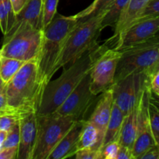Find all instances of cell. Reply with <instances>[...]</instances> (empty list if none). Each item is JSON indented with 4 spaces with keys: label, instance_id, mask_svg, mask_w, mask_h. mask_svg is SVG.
I'll return each mask as SVG.
<instances>
[{
    "label": "cell",
    "instance_id": "cell-1",
    "mask_svg": "<svg viewBox=\"0 0 159 159\" xmlns=\"http://www.w3.org/2000/svg\"><path fill=\"white\" fill-rule=\"evenodd\" d=\"M107 43H96L71 62L57 79L48 82L43 90L37 115L51 114L57 110L84 76L91 71L98 56L108 47Z\"/></svg>",
    "mask_w": 159,
    "mask_h": 159
},
{
    "label": "cell",
    "instance_id": "cell-2",
    "mask_svg": "<svg viewBox=\"0 0 159 159\" xmlns=\"http://www.w3.org/2000/svg\"><path fill=\"white\" fill-rule=\"evenodd\" d=\"M79 21L75 15L65 16L56 14L50 24L43 30L41 47L37 57V76L42 93L56 73L55 66L65 42Z\"/></svg>",
    "mask_w": 159,
    "mask_h": 159
},
{
    "label": "cell",
    "instance_id": "cell-3",
    "mask_svg": "<svg viewBox=\"0 0 159 159\" xmlns=\"http://www.w3.org/2000/svg\"><path fill=\"white\" fill-rule=\"evenodd\" d=\"M8 105L26 115L37 113L42 98L37 76V58L23 64L5 87Z\"/></svg>",
    "mask_w": 159,
    "mask_h": 159
},
{
    "label": "cell",
    "instance_id": "cell-4",
    "mask_svg": "<svg viewBox=\"0 0 159 159\" xmlns=\"http://www.w3.org/2000/svg\"><path fill=\"white\" fill-rule=\"evenodd\" d=\"M114 82L133 73L150 71L159 62V32L148 40L120 51Z\"/></svg>",
    "mask_w": 159,
    "mask_h": 159
},
{
    "label": "cell",
    "instance_id": "cell-5",
    "mask_svg": "<svg viewBox=\"0 0 159 159\" xmlns=\"http://www.w3.org/2000/svg\"><path fill=\"white\" fill-rule=\"evenodd\" d=\"M105 12L80 20L65 42L60 59L55 66L56 71L67 64L74 61L98 43V37L102 31L101 21Z\"/></svg>",
    "mask_w": 159,
    "mask_h": 159
},
{
    "label": "cell",
    "instance_id": "cell-6",
    "mask_svg": "<svg viewBox=\"0 0 159 159\" xmlns=\"http://www.w3.org/2000/svg\"><path fill=\"white\" fill-rule=\"evenodd\" d=\"M43 30L29 25L10 30L4 35L0 57L18 59L26 62L37 59L41 47Z\"/></svg>",
    "mask_w": 159,
    "mask_h": 159
},
{
    "label": "cell",
    "instance_id": "cell-7",
    "mask_svg": "<svg viewBox=\"0 0 159 159\" xmlns=\"http://www.w3.org/2000/svg\"><path fill=\"white\" fill-rule=\"evenodd\" d=\"M74 117L57 113L37 115V134L32 159H48V156L73 124Z\"/></svg>",
    "mask_w": 159,
    "mask_h": 159
},
{
    "label": "cell",
    "instance_id": "cell-8",
    "mask_svg": "<svg viewBox=\"0 0 159 159\" xmlns=\"http://www.w3.org/2000/svg\"><path fill=\"white\" fill-rule=\"evenodd\" d=\"M150 84L147 73H133L112 85L113 102L127 115L138 103L143 91Z\"/></svg>",
    "mask_w": 159,
    "mask_h": 159
},
{
    "label": "cell",
    "instance_id": "cell-9",
    "mask_svg": "<svg viewBox=\"0 0 159 159\" xmlns=\"http://www.w3.org/2000/svg\"><path fill=\"white\" fill-rule=\"evenodd\" d=\"M121 52L107 47L96 58L91 71V90L99 96L114 83L115 74Z\"/></svg>",
    "mask_w": 159,
    "mask_h": 159
},
{
    "label": "cell",
    "instance_id": "cell-10",
    "mask_svg": "<svg viewBox=\"0 0 159 159\" xmlns=\"http://www.w3.org/2000/svg\"><path fill=\"white\" fill-rule=\"evenodd\" d=\"M99 96L93 94L91 90V75L89 71L84 76L54 113L62 116H71L77 120H86L85 115Z\"/></svg>",
    "mask_w": 159,
    "mask_h": 159
},
{
    "label": "cell",
    "instance_id": "cell-11",
    "mask_svg": "<svg viewBox=\"0 0 159 159\" xmlns=\"http://www.w3.org/2000/svg\"><path fill=\"white\" fill-rule=\"evenodd\" d=\"M158 32L159 15L138 20L115 39L113 48L121 51L148 40Z\"/></svg>",
    "mask_w": 159,
    "mask_h": 159
},
{
    "label": "cell",
    "instance_id": "cell-12",
    "mask_svg": "<svg viewBox=\"0 0 159 159\" xmlns=\"http://www.w3.org/2000/svg\"><path fill=\"white\" fill-rule=\"evenodd\" d=\"M150 92L149 84L145 87L141 97L137 136L132 148V155L134 159H139L146 151L155 144L149 121L148 104Z\"/></svg>",
    "mask_w": 159,
    "mask_h": 159
},
{
    "label": "cell",
    "instance_id": "cell-13",
    "mask_svg": "<svg viewBox=\"0 0 159 159\" xmlns=\"http://www.w3.org/2000/svg\"><path fill=\"white\" fill-rule=\"evenodd\" d=\"M20 130L16 159H32L37 134V113H28L20 118Z\"/></svg>",
    "mask_w": 159,
    "mask_h": 159
},
{
    "label": "cell",
    "instance_id": "cell-14",
    "mask_svg": "<svg viewBox=\"0 0 159 159\" xmlns=\"http://www.w3.org/2000/svg\"><path fill=\"white\" fill-rule=\"evenodd\" d=\"M85 120H78L57 143L48 159H65L74 157L79 150V139Z\"/></svg>",
    "mask_w": 159,
    "mask_h": 159
},
{
    "label": "cell",
    "instance_id": "cell-15",
    "mask_svg": "<svg viewBox=\"0 0 159 159\" xmlns=\"http://www.w3.org/2000/svg\"><path fill=\"white\" fill-rule=\"evenodd\" d=\"M100 96V98L98 100L97 104L93 110L91 116L87 120L97 128L100 138L103 142L105 132L107 130L109 120L110 118L113 104L112 86L101 93Z\"/></svg>",
    "mask_w": 159,
    "mask_h": 159
},
{
    "label": "cell",
    "instance_id": "cell-16",
    "mask_svg": "<svg viewBox=\"0 0 159 159\" xmlns=\"http://www.w3.org/2000/svg\"><path fill=\"white\" fill-rule=\"evenodd\" d=\"M149 2L150 0H130L114 27V34L110 40L114 41L121 33L135 23L143 13Z\"/></svg>",
    "mask_w": 159,
    "mask_h": 159
},
{
    "label": "cell",
    "instance_id": "cell-17",
    "mask_svg": "<svg viewBox=\"0 0 159 159\" xmlns=\"http://www.w3.org/2000/svg\"><path fill=\"white\" fill-rule=\"evenodd\" d=\"M42 0H27L21 10L16 14L12 29L23 25H29L35 29H41Z\"/></svg>",
    "mask_w": 159,
    "mask_h": 159
},
{
    "label": "cell",
    "instance_id": "cell-18",
    "mask_svg": "<svg viewBox=\"0 0 159 159\" xmlns=\"http://www.w3.org/2000/svg\"><path fill=\"white\" fill-rule=\"evenodd\" d=\"M140 102L141 98L132 110L127 115H125L118 138V142L120 145L125 146L131 151L137 136Z\"/></svg>",
    "mask_w": 159,
    "mask_h": 159
},
{
    "label": "cell",
    "instance_id": "cell-19",
    "mask_svg": "<svg viewBox=\"0 0 159 159\" xmlns=\"http://www.w3.org/2000/svg\"><path fill=\"white\" fill-rule=\"evenodd\" d=\"M102 144L103 142L100 138L97 128L88 120H85L79 139V149L92 148L100 151Z\"/></svg>",
    "mask_w": 159,
    "mask_h": 159
},
{
    "label": "cell",
    "instance_id": "cell-20",
    "mask_svg": "<svg viewBox=\"0 0 159 159\" xmlns=\"http://www.w3.org/2000/svg\"><path fill=\"white\" fill-rule=\"evenodd\" d=\"M125 114L122 110L113 102L112 107L111 115L107 124V130L105 132V136L103 139V144L107 143L118 141L120 133L121 127H122L123 121H124Z\"/></svg>",
    "mask_w": 159,
    "mask_h": 159
},
{
    "label": "cell",
    "instance_id": "cell-21",
    "mask_svg": "<svg viewBox=\"0 0 159 159\" xmlns=\"http://www.w3.org/2000/svg\"><path fill=\"white\" fill-rule=\"evenodd\" d=\"M130 0H115L107 9L101 21L100 29L102 30L106 27L111 26L114 28L122 15L123 12L127 7Z\"/></svg>",
    "mask_w": 159,
    "mask_h": 159
},
{
    "label": "cell",
    "instance_id": "cell-22",
    "mask_svg": "<svg viewBox=\"0 0 159 159\" xmlns=\"http://www.w3.org/2000/svg\"><path fill=\"white\" fill-rule=\"evenodd\" d=\"M16 15L10 0H0V30L6 35L13 26Z\"/></svg>",
    "mask_w": 159,
    "mask_h": 159
},
{
    "label": "cell",
    "instance_id": "cell-23",
    "mask_svg": "<svg viewBox=\"0 0 159 159\" xmlns=\"http://www.w3.org/2000/svg\"><path fill=\"white\" fill-rule=\"evenodd\" d=\"M25 61L10 57H0V78L8 83L23 65Z\"/></svg>",
    "mask_w": 159,
    "mask_h": 159
},
{
    "label": "cell",
    "instance_id": "cell-24",
    "mask_svg": "<svg viewBox=\"0 0 159 159\" xmlns=\"http://www.w3.org/2000/svg\"><path fill=\"white\" fill-rule=\"evenodd\" d=\"M114 1L115 0H94L88 7L78 12L75 16L79 20H83L89 17L100 15L105 12Z\"/></svg>",
    "mask_w": 159,
    "mask_h": 159
},
{
    "label": "cell",
    "instance_id": "cell-25",
    "mask_svg": "<svg viewBox=\"0 0 159 159\" xmlns=\"http://www.w3.org/2000/svg\"><path fill=\"white\" fill-rule=\"evenodd\" d=\"M59 0H42L41 6V29H45L50 24L57 14Z\"/></svg>",
    "mask_w": 159,
    "mask_h": 159
},
{
    "label": "cell",
    "instance_id": "cell-26",
    "mask_svg": "<svg viewBox=\"0 0 159 159\" xmlns=\"http://www.w3.org/2000/svg\"><path fill=\"white\" fill-rule=\"evenodd\" d=\"M148 115L151 130L155 144L159 146V110L149 102Z\"/></svg>",
    "mask_w": 159,
    "mask_h": 159
},
{
    "label": "cell",
    "instance_id": "cell-27",
    "mask_svg": "<svg viewBox=\"0 0 159 159\" xmlns=\"http://www.w3.org/2000/svg\"><path fill=\"white\" fill-rule=\"evenodd\" d=\"M20 121H19V123H17L12 128L6 132V136L2 146V148L18 147L19 143H20Z\"/></svg>",
    "mask_w": 159,
    "mask_h": 159
},
{
    "label": "cell",
    "instance_id": "cell-28",
    "mask_svg": "<svg viewBox=\"0 0 159 159\" xmlns=\"http://www.w3.org/2000/svg\"><path fill=\"white\" fill-rule=\"evenodd\" d=\"M15 116L20 118L25 116L21 112L12 108L8 105L6 96L5 94V89L0 92V116Z\"/></svg>",
    "mask_w": 159,
    "mask_h": 159
},
{
    "label": "cell",
    "instance_id": "cell-29",
    "mask_svg": "<svg viewBox=\"0 0 159 159\" xmlns=\"http://www.w3.org/2000/svg\"><path fill=\"white\" fill-rule=\"evenodd\" d=\"M120 146V144L118 141H113L104 144L100 150L102 159H116Z\"/></svg>",
    "mask_w": 159,
    "mask_h": 159
},
{
    "label": "cell",
    "instance_id": "cell-30",
    "mask_svg": "<svg viewBox=\"0 0 159 159\" xmlns=\"http://www.w3.org/2000/svg\"><path fill=\"white\" fill-rule=\"evenodd\" d=\"M76 159H102L100 151L92 148H80L75 155Z\"/></svg>",
    "mask_w": 159,
    "mask_h": 159
},
{
    "label": "cell",
    "instance_id": "cell-31",
    "mask_svg": "<svg viewBox=\"0 0 159 159\" xmlns=\"http://www.w3.org/2000/svg\"><path fill=\"white\" fill-rule=\"evenodd\" d=\"M159 15V0H150L143 13L138 20ZM137 20V21H138Z\"/></svg>",
    "mask_w": 159,
    "mask_h": 159
},
{
    "label": "cell",
    "instance_id": "cell-32",
    "mask_svg": "<svg viewBox=\"0 0 159 159\" xmlns=\"http://www.w3.org/2000/svg\"><path fill=\"white\" fill-rule=\"evenodd\" d=\"M21 118V117H20ZM20 121V117L15 116H0V130L3 131H9Z\"/></svg>",
    "mask_w": 159,
    "mask_h": 159
},
{
    "label": "cell",
    "instance_id": "cell-33",
    "mask_svg": "<svg viewBox=\"0 0 159 159\" xmlns=\"http://www.w3.org/2000/svg\"><path fill=\"white\" fill-rule=\"evenodd\" d=\"M18 147L2 148L0 149V159H16Z\"/></svg>",
    "mask_w": 159,
    "mask_h": 159
},
{
    "label": "cell",
    "instance_id": "cell-34",
    "mask_svg": "<svg viewBox=\"0 0 159 159\" xmlns=\"http://www.w3.org/2000/svg\"><path fill=\"white\" fill-rule=\"evenodd\" d=\"M139 159H159V146L155 144L146 151Z\"/></svg>",
    "mask_w": 159,
    "mask_h": 159
},
{
    "label": "cell",
    "instance_id": "cell-35",
    "mask_svg": "<svg viewBox=\"0 0 159 159\" xmlns=\"http://www.w3.org/2000/svg\"><path fill=\"white\" fill-rule=\"evenodd\" d=\"M150 89L154 94L159 96V71L150 78Z\"/></svg>",
    "mask_w": 159,
    "mask_h": 159
},
{
    "label": "cell",
    "instance_id": "cell-36",
    "mask_svg": "<svg viewBox=\"0 0 159 159\" xmlns=\"http://www.w3.org/2000/svg\"><path fill=\"white\" fill-rule=\"evenodd\" d=\"M116 159H134L133 155H132V151L125 146L120 145Z\"/></svg>",
    "mask_w": 159,
    "mask_h": 159
},
{
    "label": "cell",
    "instance_id": "cell-37",
    "mask_svg": "<svg viewBox=\"0 0 159 159\" xmlns=\"http://www.w3.org/2000/svg\"><path fill=\"white\" fill-rule=\"evenodd\" d=\"M11 3H12V8H13V11L15 14L16 15L22 9V8L24 6L27 0H10Z\"/></svg>",
    "mask_w": 159,
    "mask_h": 159
},
{
    "label": "cell",
    "instance_id": "cell-38",
    "mask_svg": "<svg viewBox=\"0 0 159 159\" xmlns=\"http://www.w3.org/2000/svg\"><path fill=\"white\" fill-rule=\"evenodd\" d=\"M149 102L159 110V96L154 94L152 91L150 92V94H149Z\"/></svg>",
    "mask_w": 159,
    "mask_h": 159
},
{
    "label": "cell",
    "instance_id": "cell-39",
    "mask_svg": "<svg viewBox=\"0 0 159 159\" xmlns=\"http://www.w3.org/2000/svg\"><path fill=\"white\" fill-rule=\"evenodd\" d=\"M6 136V132L0 130V149L2 148V146L3 142H4Z\"/></svg>",
    "mask_w": 159,
    "mask_h": 159
},
{
    "label": "cell",
    "instance_id": "cell-40",
    "mask_svg": "<svg viewBox=\"0 0 159 159\" xmlns=\"http://www.w3.org/2000/svg\"><path fill=\"white\" fill-rule=\"evenodd\" d=\"M159 71V62L158 64H157L156 65H155V67H154L153 68V69L152 70V71H150V73H149V75H148V76L149 77H152V75H153L154 74H155V73H156L157 71Z\"/></svg>",
    "mask_w": 159,
    "mask_h": 159
},
{
    "label": "cell",
    "instance_id": "cell-41",
    "mask_svg": "<svg viewBox=\"0 0 159 159\" xmlns=\"http://www.w3.org/2000/svg\"><path fill=\"white\" fill-rule=\"evenodd\" d=\"M6 84L5 83V82H3L1 78H0V92L3 91V90L5 89V87H6Z\"/></svg>",
    "mask_w": 159,
    "mask_h": 159
}]
</instances>
